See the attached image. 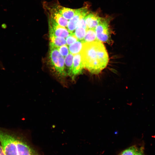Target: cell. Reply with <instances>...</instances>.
I'll return each mask as SVG.
<instances>
[{
    "label": "cell",
    "instance_id": "cell-19",
    "mask_svg": "<svg viewBox=\"0 0 155 155\" xmlns=\"http://www.w3.org/2000/svg\"><path fill=\"white\" fill-rule=\"evenodd\" d=\"M60 54L63 56H66L69 54V50L67 46L64 45L58 47Z\"/></svg>",
    "mask_w": 155,
    "mask_h": 155
},
{
    "label": "cell",
    "instance_id": "cell-23",
    "mask_svg": "<svg viewBox=\"0 0 155 155\" xmlns=\"http://www.w3.org/2000/svg\"><path fill=\"white\" fill-rule=\"evenodd\" d=\"M35 155V154H33V155Z\"/></svg>",
    "mask_w": 155,
    "mask_h": 155
},
{
    "label": "cell",
    "instance_id": "cell-3",
    "mask_svg": "<svg viewBox=\"0 0 155 155\" xmlns=\"http://www.w3.org/2000/svg\"><path fill=\"white\" fill-rule=\"evenodd\" d=\"M43 5L49 18L53 19L61 26L67 27L68 21L64 18L60 13L59 11V4L57 3L45 2L44 3Z\"/></svg>",
    "mask_w": 155,
    "mask_h": 155
},
{
    "label": "cell",
    "instance_id": "cell-15",
    "mask_svg": "<svg viewBox=\"0 0 155 155\" xmlns=\"http://www.w3.org/2000/svg\"><path fill=\"white\" fill-rule=\"evenodd\" d=\"M73 57V55L70 53L66 56L65 59V64L68 69V74L71 76Z\"/></svg>",
    "mask_w": 155,
    "mask_h": 155
},
{
    "label": "cell",
    "instance_id": "cell-9",
    "mask_svg": "<svg viewBox=\"0 0 155 155\" xmlns=\"http://www.w3.org/2000/svg\"><path fill=\"white\" fill-rule=\"evenodd\" d=\"M74 55L71 74L73 77L81 73L84 68L80 53Z\"/></svg>",
    "mask_w": 155,
    "mask_h": 155
},
{
    "label": "cell",
    "instance_id": "cell-6",
    "mask_svg": "<svg viewBox=\"0 0 155 155\" xmlns=\"http://www.w3.org/2000/svg\"><path fill=\"white\" fill-rule=\"evenodd\" d=\"M88 13V7L86 5L80 8L76 9L75 15L68 22L67 27L69 32L70 33H72L76 28L80 20L85 17Z\"/></svg>",
    "mask_w": 155,
    "mask_h": 155
},
{
    "label": "cell",
    "instance_id": "cell-2",
    "mask_svg": "<svg viewBox=\"0 0 155 155\" xmlns=\"http://www.w3.org/2000/svg\"><path fill=\"white\" fill-rule=\"evenodd\" d=\"M0 142L5 155H18L14 135L0 128Z\"/></svg>",
    "mask_w": 155,
    "mask_h": 155
},
{
    "label": "cell",
    "instance_id": "cell-20",
    "mask_svg": "<svg viewBox=\"0 0 155 155\" xmlns=\"http://www.w3.org/2000/svg\"><path fill=\"white\" fill-rule=\"evenodd\" d=\"M144 148L143 146L138 148L135 155H144Z\"/></svg>",
    "mask_w": 155,
    "mask_h": 155
},
{
    "label": "cell",
    "instance_id": "cell-10",
    "mask_svg": "<svg viewBox=\"0 0 155 155\" xmlns=\"http://www.w3.org/2000/svg\"><path fill=\"white\" fill-rule=\"evenodd\" d=\"M18 155H32L33 151L32 149L22 140L16 136Z\"/></svg>",
    "mask_w": 155,
    "mask_h": 155
},
{
    "label": "cell",
    "instance_id": "cell-17",
    "mask_svg": "<svg viewBox=\"0 0 155 155\" xmlns=\"http://www.w3.org/2000/svg\"><path fill=\"white\" fill-rule=\"evenodd\" d=\"M87 29L82 27H77L74 33L78 40H82L85 36Z\"/></svg>",
    "mask_w": 155,
    "mask_h": 155
},
{
    "label": "cell",
    "instance_id": "cell-21",
    "mask_svg": "<svg viewBox=\"0 0 155 155\" xmlns=\"http://www.w3.org/2000/svg\"><path fill=\"white\" fill-rule=\"evenodd\" d=\"M0 155H5L1 146L0 145Z\"/></svg>",
    "mask_w": 155,
    "mask_h": 155
},
{
    "label": "cell",
    "instance_id": "cell-12",
    "mask_svg": "<svg viewBox=\"0 0 155 155\" xmlns=\"http://www.w3.org/2000/svg\"><path fill=\"white\" fill-rule=\"evenodd\" d=\"M84 43L83 40H79L70 45L69 47L70 53L73 55L80 53L82 49Z\"/></svg>",
    "mask_w": 155,
    "mask_h": 155
},
{
    "label": "cell",
    "instance_id": "cell-14",
    "mask_svg": "<svg viewBox=\"0 0 155 155\" xmlns=\"http://www.w3.org/2000/svg\"><path fill=\"white\" fill-rule=\"evenodd\" d=\"M50 45L58 47L66 44V40L64 38L56 37L53 36H50Z\"/></svg>",
    "mask_w": 155,
    "mask_h": 155
},
{
    "label": "cell",
    "instance_id": "cell-5",
    "mask_svg": "<svg viewBox=\"0 0 155 155\" xmlns=\"http://www.w3.org/2000/svg\"><path fill=\"white\" fill-rule=\"evenodd\" d=\"M109 18H101L100 21L95 28L97 40L99 42H108L110 41Z\"/></svg>",
    "mask_w": 155,
    "mask_h": 155
},
{
    "label": "cell",
    "instance_id": "cell-18",
    "mask_svg": "<svg viewBox=\"0 0 155 155\" xmlns=\"http://www.w3.org/2000/svg\"><path fill=\"white\" fill-rule=\"evenodd\" d=\"M78 39L74 33H71L66 38V41L68 45H70L78 41Z\"/></svg>",
    "mask_w": 155,
    "mask_h": 155
},
{
    "label": "cell",
    "instance_id": "cell-8",
    "mask_svg": "<svg viewBox=\"0 0 155 155\" xmlns=\"http://www.w3.org/2000/svg\"><path fill=\"white\" fill-rule=\"evenodd\" d=\"M96 12L89 13L85 17L87 29H95L101 19Z\"/></svg>",
    "mask_w": 155,
    "mask_h": 155
},
{
    "label": "cell",
    "instance_id": "cell-13",
    "mask_svg": "<svg viewBox=\"0 0 155 155\" xmlns=\"http://www.w3.org/2000/svg\"><path fill=\"white\" fill-rule=\"evenodd\" d=\"M84 42H89L94 41H99L97 39L95 29H88L83 40Z\"/></svg>",
    "mask_w": 155,
    "mask_h": 155
},
{
    "label": "cell",
    "instance_id": "cell-7",
    "mask_svg": "<svg viewBox=\"0 0 155 155\" xmlns=\"http://www.w3.org/2000/svg\"><path fill=\"white\" fill-rule=\"evenodd\" d=\"M50 36L63 38L67 37L69 35L68 30L59 25L53 19L49 18Z\"/></svg>",
    "mask_w": 155,
    "mask_h": 155
},
{
    "label": "cell",
    "instance_id": "cell-16",
    "mask_svg": "<svg viewBox=\"0 0 155 155\" xmlns=\"http://www.w3.org/2000/svg\"><path fill=\"white\" fill-rule=\"evenodd\" d=\"M138 148L136 145H133L123 150L117 155H135Z\"/></svg>",
    "mask_w": 155,
    "mask_h": 155
},
{
    "label": "cell",
    "instance_id": "cell-4",
    "mask_svg": "<svg viewBox=\"0 0 155 155\" xmlns=\"http://www.w3.org/2000/svg\"><path fill=\"white\" fill-rule=\"evenodd\" d=\"M49 58L51 64L55 71L61 75H65L64 58L60 54L58 47L50 44Z\"/></svg>",
    "mask_w": 155,
    "mask_h": 155
},
{
    "label": "cell",
    "instance_id": "cell-22",
    "mask_svg": "<svg viewBox=\"0 0 155 155\" xmlns=\"http://www.w3.org/2000/svg\"><path fill=\"white\" fill-rule=\"evenodd\" d=\"M0 67L2 68H3V66L2 65V64L0 61Z\"/></svg>",
    "mask_w": 155,
    "mask_h": 155
},
{
    "label": "cell",
    "instance_id": "cell-11",
    "mask_svg": "<svg viewBox=\"0 0 155 155\" xmlns=\"http://www.w3.org/2000/svg\"><path fill=\"white\" fill-rule=\"evenodd\" d=\"M59 11L64 18L69 20L75 15L76 9L63 7L60 5Z\"/></svg>",
    "mask_w": 155,
    "mask_h": 155
},
{
    "label": "cell",
    "instance_id": "cell-1",
    "mask_svg": "<svg viewBox=\"0 0 155 155\" xmlns=\"http://www.w3.org/2000/svg\"><path fill=\"white\" fill-rule=\"evenodd\" d=\"M80 53L84 68L92 73L98 74L108 63L107 53L100 42H84Z\"/></svg>",
    "mask_w": 155,
    "mask_h": 155
}]
</instances>
